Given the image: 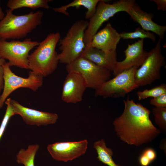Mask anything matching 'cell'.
<instances>
[{
    "instance_id": "1",
    "label": "cell",
    "mask_w": 166,
    "mask_h": 166,
    "mask_svg": "<svg viewBox=\"0 0 166 166\" xmlns=\"http://www.w3.org/2000/svg\"><path fill=\"white\" fill-rule=\"evenodd\" d=\"M123 102L122 113L113 122L117 135L128 144L136 146L152 141L160 131L150 119V111L129 96Z\"/></svg>"
},
{
    "instance_id": "2",
    "label": "cell",
    "mask_w": 166,
    "mask_h": 166,
    "mask_svg": "<svg viewBox=\"0 0 166 166\" xmlns=\"http://www.w3.org/2000/svg\"><path fill=\"white\" fill-rule=\"evenodd\" d=\"M60 38L59 32L53 33L39 42L36 49L28 57L30 71L44 77L55 71L59 62L56 48Z\"/></svg>"
},
{
    "instance_id": "3",
    "label": "cell",
    "mask_w": 166,
    "mask_h": 166,
    "mask_svg": "<svg viewBox=\"0 0 166 166\" xmlns=\"http://www.w3.org/2000/svg\"><path fill=\"white\" fill-rule=\"evenodd\" d=\"M9 9L0 20V39H20L26 37L42 23L43 13L42 11L30 12L22 15L14 14Z\"/></svg>"
},
{
    "instance_id": "4",
    "label": "cell",
    "mask_w": 166,
    "mask_h": 166,
    "mask_svg": "<svg viewBox=\"0 0 166 166\" xmlns=\"http://www.w3.org/2000/svg\"><path fill=\"white\" fill-rule=\"evenodd\" d=\"M88 21L80 20L71 26L66 35L59 41L58 54L59 62L69 64L79 57L85 47L84 41V33Z\"/></svg>"
},
{
    "instance_id": "5",
    "label": "cell",
    "mask_w": 166,
    "mask_h": 166,
    "mask_svg": "<svg viewBox=\"0 0 166 166\" xmlns=\"http://www.w3.org/2000/svg\"><path fill=\"white\" fill-rule=\"evenodd\" d=\"M135 0H120L110 4L105 0H100L93 15L89 19L84 35V41L86 46L102 25L117 13L124 11L127 13L135 3Z\"/></svg>"
},
{
    "instance_id": "6",
    "label": "cell",
    "mask_w": 166,
    "mask_h": 166,
    "mask_svg": "<svg viewBox=\"0 0 166 166\" xmlns=\"http://www.w3.org/2000/svg\"><path fill=\"white\" fill-rule=\"evenodd\" d=\"M139 67L133 66L119 73L95 89V96L104 98L124 97L138 88L135 80V73Z\"/></svg>"
},
{
    "instance_id": "7",
    "label": "cell",
    "mask_w": 166,
    "mask_h": 166,
    "mask_svg": "<svg viewBox=\"0 0 166 166\" xmlns=\"http://www.w3.org/2000/svg\"><path fill=\"white\" fill-rule=\"evenodd\" d=\"M39 44L30 38L22 41L13 40L8 42L0 39V58L8 60L10 67L15 66L29 69V52Z\"/></svg>"
},
{
    "instance_id": "8",
    "label": "cell",
    "mask_w": 166,
    "mask_h": 166,
    "mask_svg": "<svg viewBox=\"0 0 166 166\" xmlns=\"http://www.w3.org/2000/svg\"><path fill=\"white\" fill-rule=\"evenodd\" d=\"M4 70V85L2 93L0 95V109L10 95L20 88H27L34 91H37L42 85L43 77L30 71L29 76L23 78L18 76L10 69L7 62L3 65Z\"/></svg>"
},
{
    "instance_id": "9",
    "label": "cell",
    "mask_w": 166,
    "mask_h": 166,
    "mask_svg": "<svg viewBox=\"0 0 166 166\" xmlns=\"http://www.w3.org/2000/svg\"><path fill=\"white\" fill-rule=\"evenodd\" d=\"M159 39L155 47L148 52L140 68L136 71L135 80L138 87L151 84L160 78V71L165 63Z\"/></svg>"
},
{
    "instance_id": "10",
    "label": "cell",
    "mask_w": 166,
    "mask_h": 166,
    "mask_svg": "<svg viewBox=\"0 0 166 166\" xmlns=\"http://www.w3.org/2000/svg\"><path fill=\"white\" fill-rule=\"evenodd\" d=\"M66 69L68 73L76 72L80 73L87 88L95 89L109 80L111 76L110 71L82 57L67 65Z\"/></svg>"
},
{
    "instance_id": "11",
    "label": "cell",
    "mask_w": 166,
    "mask_h": 166,
    "mask_svg": "<svg viewBox=\"0 0 166 166\" xmlns=\"http://www.w3.org/2000/svg\"><path fill=\"white\" fill-rule=\"evenodd\" d=\"M88 146V141L85 139L78 141L56 142L48 144L47 148L53 159L67 162L85 154Z\"/></svg>"
},
{
    "instance_id": "12",
    "label": "cell",
    "mask_w": 166,
    "mask_h": 166,
    "mask_svg": "<svg viewBox=\"0 0 166 166\" xmlns=\"http://www.w3.org/2000/svg\"><path fill=\"white\" fill-rule=\"evenodd\" d=\"M10 102L15 114L20 116L28 125L46 126L55 123L58 118V116L56 113L30 109L11 98Z\"/></svg>"
},
{
    "instance_id": "13",
    "label": "cell",
    "mask_w": 166,
    "mask_h": 166,
    "mask_svg": "<svg viewBox=\"0 0 166 166\" xmlns=\"http://www.w3.org/2000/svg\"><path fill=\"white\" fill-rule=\"evenodd\" d=\"M87 88L86 82L80 73L76 72H68L63 85L61 100L67 103L79 102L82 100Z\"/></svg>"
},
{
    "instance_id": "14",
    "label": "cell",
    "mask_w": 166,
    "mask_h": 166,
    "mask_svg": "<svg viewBox=\"0 0 166 166\" xmlns=\"http://www.w3.org/2000/svg\"><path fill=\"white\" fill-rule=\"evenodd\" d=\"M144 39H140L132 44L128 43L124 51L125 57L122 61L116 62L112 72L116 76L123 71L133 66H141L148 52L144 49Z\"/></svg>"
},
{
    "instance_id": "15",
    "label": "cell",
    "mask_w": 166,
    "mask_h": 166,
    "mask_svg": "<svg viewBox=\"0 0 166 166\" xmlns=\"http://www.w3.org/2000/svg\"><path fill=\"white\" fill-rule=\"evenodd\" d=\"M121 39L120 33L109 23L97 33L85 49L94 48L107 53L116 52L117 46Z\"/></svg>"
},
{
    "instance_id": "16",
    "label": "cell",
    "mask_w": 166,
    "mask_h": 166,
    "mask_svg": "<svg viewBox=\"0 0 166 166\" xmlns=\"http://www.w3.org/2000/svg\"><path fill=\"white\" fill-rule=\"evenodd\" d=\"M127 14L133 21L141 26L143 29L154 33L159 37L160 40L164 38L166 26L154 22L152 20L154 16L153 14L144 11L135 3L131 7Z\"/></svg>"
},
{
    "instance_id": "17",
    "label": "cell",
    "mask_w": 166,
    "mask_h": 166,
    "mask_svg": "<svg viewBox=\"0 0 166 166\" xmlns=\"http://www.w3.org/2000/svg\"><path fill=\"white\" fill-rule=\"evenodd\" d=\"M80 57L88 60L111 72L117 61L116 52L107 53L94 48L84 49Z\"/></svg>"
},
{
    "instance_id": "18",
    "label": "cell",
    "mask_w": 166,
    "mask_h": 166,
    "mask_svg": "<svg viewBox=\"0 0 166 166\" xmlns=\"http://www.w3.org/2000/svg\"><path fill=\"white\" fill-rule=\"evenodd\" d=\"M100 0H74L71 2L61 7L53 8L54 11L61 13L69 16V14L67 11L68 8L71 7H75L79 8L81 6L87 9L85 12V18L89 19L94 14L97 5Z\"/></svg>"
},
{
    "instance_id": "19",
    "label": "cell",
    "mask_w": 166,
    "mask_h": 166,
    "mask_svg": "<svg viewBox=\"0 0 166 166\" xmlns=\"http://www.w3.org/2000/svg\"><path fill=\"white\" fill-rule=\"evenodd\" d=\"M93 147L96 150L98 160L108 166H121L114 161L112 158L113 152L110 148L107 147L103 139L95 142Z\"/></svg>"
},
{
    "instance_id": "20",
    "label": "cell",
    "mask_w": 166,
    "mask_h": 166,
    "mask_svg": "<svg viewBox=\"0 0 166 166\" xmlns=\"http://www.w3.org/2000/svg\"><path fill=\"white\" fill-rule=\"evenodd\" d=\"M52 1L51 0H9L7 6L9 9L13 11L23 7L32 10L39 8L48 9L50 8L48 3Z\"/></svg>"
},
{
    "instance_id": "21",
    "label": "cell",
    "mask_w": 166,
    "mask_h": 166,
    "mask_svg": "<svg viewBox=\"0 0 166 166\" xmlns=\"http://www.w3.org/2000/svg\"><path fill=\"white\" fill-rule=\"evenodd\" d=\"M40 148L38 144L29 145L27 148H21L16 156V161L24 166H35L34 158Z\"/></svg>"
},
{
    "instance_id": "22",
    "label": "cell",
    "mask_w": 166,
    "mask_h": 166,
    "mask_svg": "<svg viewBox=\"0 0 166 166\" xmlns=\"http://www.w3.org/2000/svg\"><path fill=\"white\" fill-rule=\"evenodd\" d=\"M120 35L121 38L124 40L137 38L144 39L148 38L153 42H155L156 40V37L153 33L145 31L139 27L137 28L133 32H123L120 33Z\"/></svg>"
},
{
    "instance_id": "23",
    "label": "cell",
    "mask_w": 166,
    "mask_h": 166,
    "mask_svg": "<svg viewBox=\"0 0 166 166\" xmlns=\"http://www.w3.org/2000/svg\"><path fill=\"white\" fill-rule=\"evenodd\" d=\"M164 94H166V84L165 83L161 84L150 89L138 91L136 93L139 101L150 97H155Z\"/></svg>"
},
{
    "instance_id": "24",
    "label": "cell",
    "mask_w": 166,
    "mask_h": 166,
    "mask_svg": "<svg viewBox=\"0 0 166 166\" xmlns=\"http://www.w3.org/2000/svg\"><path fill=\"white\" fill-rule=\"evenodd\" d=\"M152 112L156 123L161 130L165 132L166 130V107H155Z\"/></svg>"
},
{
    "instance_id": "25",
    "label": "cell",
    "mask_w": 166,
    "mask_h": 166,
    "mask_svg": "<svg viewBox=\"0 0 166 166\" xmlns=\"http://www.w3.org/2000/svg\"><path fill=\"white\" fill-rule=\"evenodd\" d=\"M10 98H8L5 104L7 105L6 109L3 118L0 126V140L5 131L10 119L16 115L10 102Z\"/></svg>"
},
{
    "instance_id": "26",
    "label": "cell",
    "mask_w": 166,
    "mask_h": 166,
    "mask_svg": "<svg viewBox=\"0 0 166 166\" xmlns=\"http://www.w3.org/2000/svg\"><path fill=\"white\" fill-rule=\"evenodd\" d=\"M149 102L155 107H166V94L152 98L150 99Z\"/></svg>"
},
{
    "instance_id": "27",
    "label": "cell",
    "mask_w": 166,
    "mask_h": 166,
    "mask_svg": "<svg viewBox=\"0 0 166 166\" xmlns=\"http://www.w3.org/2000/svg\"><path fill=\"white\" fill-rule=\"evenodd\" d=\"M142 153L151 162L155 160L156 157V151L151 148H145Z\"/></svg>"
},
{
    "instance_id": "28",
    "label": "cell",
    "mask_w": 166,
    "mask_h": 166,
    "mask_svg": "<svg viewBox=\"0 0 166 166\" xmlns=\"http://www.w3.org/2000/svg\"><path fill=\"white\" fill-rule=\"evenodd\" d=\"M6 62L5 60L0 58V95L4 85V70L3 65Z\"/></svg>"
},
{
    "instance_id": "29",
    "label": "cell",
    "mask_w": 166,
    "mask_h": 166,
    "mask_svg": "<svg viewBox=\"0 0 166 166\" xmlns=\"http://www.w3.org/2000/svg\"><path fill=\"white\" fill-rule=\"evenodd\" d=\"M150 1L156 4L158 10H160L163 11L166 10V0H151Z\"/></svg>"
},
{
    "instance_id": "30",
    "label": "cell",
    "mask_w": 166,
    "mask_h": 166,
    "mask_svg": "<svg viewBox=\"0 0 166 166\" xmlns=\"http://www.w3.org/2000/svg\"><path fill=\"white\" fill-rule=\"evenodd\" d=\"M139 162L141 166H148L152 163L142 153L139 157Z\"/></svg>"
},
{
    "instance_id": "31",
    "label": "cell",
    "mask_w": 166,
    "mask_h": 166,
    "mask_svg": "<svg viewBox=\"0 0 166 166\" xmlns=\"http://www.w3.org/2000/svg\"><path fill=\"white\" fill-rule=\"evenodd\" d=\"M5 14L3 12L0 5V20L2 19L5 16Z\"/></svg>"
}]
</instances>
